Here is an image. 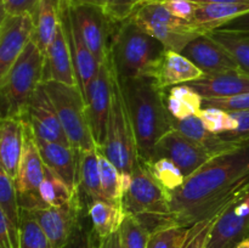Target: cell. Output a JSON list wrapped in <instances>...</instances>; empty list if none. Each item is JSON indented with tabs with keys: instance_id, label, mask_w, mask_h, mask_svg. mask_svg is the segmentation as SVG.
Listing matches in <instances>:
<instances>
[{
	"instance_id": "cell-49",
	"label": "cell",
	"mask_w": 249,
	"mask_h": 248,
	"mask_svg": "<svg viewBox=\"0 0 249 248\" xmlns=\"http://www.w3.org/2000/svg\"><path fill=\"white\" fill-rule=\"evenodd\" d=\"M196 4H220V2H245L249 4V0H191Z\"/></svg>"
},
{
	"instance_id": "cell-23",
	"label": "cell",
	"mask_w": 249,
	"mask_h": 248,
	"mask_svg": "<svg viewBox=\"0 0 249 248\" xmlns=\"http://www.w3.org/2000/svg\"><path fill=\"white\" fill-rule=\"evenodd\" d=\"M169 123L170 128L203 146L213 156L221 155V153H225L243 145V143H236L232 141L225 140L219 134H214L207 130L198 114H194V116L182 119H177L169 114Z\"/></svg>"
},
{
	"instance_id": "cell-3",
	"label": "cell",
	"mask_w": 249,
	"mask_h": 248,
	"mask_svg": "<svg viewBox=\"0 0 249 248\" xmlns=\"http://www.w3.org/2000/svg\"><path fill=\"white\" fill-rule=\"evenodd\" d=\"M167 49L129 18L117 23L109 43V62L118 80L157 77Z\"/></svg>"
},
{
	"instance_id": "cell-19",
	"label": "cell",
	"mask_w": 249,
	"mask_h": 248,
	"mask_svg": "<svg viewBox=\"0 0 249 248\" xmlns=\"http://www.w3.org/2000/svg\"><path fill=\"white\" fill-rule=\"evenodd\" d=\"M26 121L18 116H4L0 124V165L16 179L26 139Z\"/></svg>"
},
{
	"instance_id": "cell-4",
	"label": "cell",
	"mask_w": 249,
	"mask_h": 248,
	"mask_svg": "<svg viewBox=\"0 0 249 248\" xmlns=\"http://www.w3.org/2000/svg\"><path fill=\"white\" fill-rule=\"evenodd\" d=\"M45 53L32 38L28 45L12 65L9 72L0 78L4 116H26L27 107L34 92L44 82Z\"/></svg>"
},
{
	"instance_id": "cell-11",
	"label": "cell",
	"mask_w": 249,
	"mask_h": 248,
	"mask_svg": "<svg viewBox=\"0 0 249 248\" xmlns=\"http://www.w3.org/2000/svg\"><path fill=\"white\" fill-rule=\"evenodd\" d=\"M68 11L83 40L101 65L109 53V43L113 33L111 27L117 23L106 16L101 7L94 5H68Z\"/></svg>"
},
{
	"instance_id": "cell-39",
	"label": "cell",
	"mask_w": 249,
	"mask_h": 248,
	"mask_svg": "<svg viewBox=\"0 0 249 248\" xmlns=\"http://www.w3.org/2000/svg\"><path fill=\"white\" fill-rule=\"evenodd\" d=\"M100 240L87 212L82 214L65 248H99Z\"/></svg>"
},
{
	"instance_id": "cell-26",
	"label": "cell",
	"mask_w": 249,
	"mask_h": 248,
	"mask_svg": "<svg viewBox=\"0 0 249 248\" xmlns=\"http://www.w3.org/2000/svg\"><path fill=\"white\" fill-rule=\"evenodd\" d=\"M88 215L100 238H105L121 229L126 213L122 202L97 199L87 207Z\"/></svg>"
},
{
	"instance_id": "cell-7",
	"label": "cell",
	"mask_w": 249,
	"mask_h": 248,
	"mask_svg": "<svg viewBox=\"0 0 249 248\" xmlns=\"http://www.w3.org/2000/svg\"><path fill=\"white\" fill-rule=\"evenodd\" d=\"M126 214L136 216L152 232L170 213L169 195L151 175L142 160L131 173V182L122 201Z\"/></svg>"
},
{
	"instance_id": "cell-46",
	"label": "cell",
	"mask_w": 249,
	"mask_h": 248,
	"mask_svg": "<svg viewBox=\"0 0 249 248\" xmlns=\"http://www.w3.org/2000/svg\"><path fill=\"white\" fill-rule=\"evenodd\" d=\"M216 29H225V31H237V32H249V11L240 15L235 18L230 19Z\"/></svg>"
},
{
	"instance_id": "cell-16",
	"label": "cell",
	"mask_w": 249,
	"mask_h": 248,
	"mask_svg": "<svg viewBox=\"0 0 249 248\" xmlns=\"http://www.w3.org/2000/svg\"><path fill=\"white\" fill-rule=\"evenodd\" d=\"M23 118L28 122L36 140L71 145L61 125L53 100L49 96L44 84L34 92Z\"/></svg>"
},
{
	"instance_id": "cell-29",
	"label": "cell",
	"mask_w": 249,
	"mask_h": 248,
	"mask_svg": "<svg viewBox=\"0 0 249 248\" xmlns=\"http://www.w3.org/2000/svg\"><path fill=\"white\" fill-rule=\"evenodd\" d=\"M100 174L104 196L107 201L122 202L128 192L131 182V174L122 173L97 146Z\"/></svg>"
},
{
	"instance_id": "cell-6",
	"label": "cell",
	"mask_w": 249,
	"mask_h": 248,
	"mask_svg": "<svg viewBox=\"0 0 249 248\" xmlns=\"http://www.w3.org/2000/svg\"><path fill=\"white\" fill-rule=\"evenodd\" d=\"M130 18L160 40L168 51L181 53L194 39L206 33L196 24L174 16L158 0H146Z\"/></svg>"
},
{
	"instance_id": "cell-1",
	"label": "cell",
	"mask_w": 249,
	"mask_h": 248,
	"mask_svg": "<svg viewBox=\"0 0 249 248\" xmlns=\"http://www.w3.org/2000/svg\"><path fill=\"white\" fill-rule=\"evenodd\" d=\"M248 175L249 141L215 156L186 177L169 195L170 213L160 220L156 230L174 225L192 226L221 213L229 207L219 203L221 197Z\"/></svg>"
},
{
	"instance_id": "cell-21",
	"label": "cell",
	"mask_w": 249,
	"mask_h": 248,
	"mask_svg": "<svg viewBox=\"0 0 249 248\" xmlns=\"http://www.w3.org/2000/svg\"><path fill=\"white\" fill-rule=\"evenodd\" d=\"M48 80L63 83L71 87H78L72 53L62 21L58 27L55 39L45 51L44 82Z\"/></svg>"
},
{
	"instance_id": "cell-50",
	"label": "cell",
	"mask_w": 249,
	"mask_h": 248,
	"mask_svg": "<svg viewBox=\"0 0 249 248\" xmlns=\"http://www.w3.org/2000/svg\"><path fill=\"white\" fill-rule=\"evenodd\" d=\"M236 248H249V236L246 237L243 241H241V242L236 246Z\"/></svg>"
},
{
	"instance_id": "cell-18",
	"label": "cell",
	"mask_w": 249,
	"mask_h": 248,
	"mask_svg": "<svg viewBox=\"0 0 249 248\" xmlns=\"http://www.w3.org/2000/svg\"><path fill=\"white\" fill-rule=\"evenodd\" d=\"M61 21H62L63 28H65L66 35H67L68 44H70L71 53H72L73 65H74L75 77H77L78 87L82 90L84 99L89 90L90 84L96 77L99 72L100 63L89 50L85 41L83 40L79 31L74 22L72 21L68 11V5L66 0H61Z\"/></svg>"
},
{
	"instance_id": "cell-2",
	"label": "cell",
	"mask_w": 249,
	"mask_h": 248,
	"mask_svg": "<svg viewBox=\"0 0 249 248\" xmlns=\"http://www.w3.org/2000/svg\"><path fill=\"white\" fill-rule=\"evenodd\" d=\"M118 83L135 136L139 158L142 162H150L155 157L158 141L172 129L165 106V90L156 77L134 78Z\"/></svg>"
},
{
	"instance_id": "cell-45",
	"label": "cell",
	"mask_w": 249,
	"mask_h": 248,
	"mask_svg": "<svg viewBox=\"0 0 249 248\" xmlns=\"http://www.w3.org/2000/svg\"><path fill=\"white\" fill-rule=\"evenodd\" d=\"M39 0H1L2 14L22 15L33 14Z\"/></svg>"
},
{
	"instance_id": "cell-30",
	"label": "cell",
	"mask_w": 249,
	"mask_h": 248,
	"mask_svg": "<svg viewBox=\"0 0 249 248\" xmlns=\"http://www.w3.org/2000/svg\"><path fill=\"white\" fill-rule=\"evenodd\" d=\"M165 106L170 116L182 119L198 114L203 108V97L189 84L175 85L165 95Z\"/></svg>"
},
{
	"instance_id": "cell-12",
	"label": "cell",
	"mask_w": 249,
	"mask_h": 248,
	"mask_svg": "<svg viewBox=\"0 0 249 248\" xmlns=\"http://www.w3.org/2000/svg\"><path fill=\"white\" fill-rule=\"evenodd\" d=\"M113 94V75H112L109 53L100 65L96 77L90 84L85 96L88 117L91 126L92 136L99 147H102L106 140L107 124L112 107Z\"/></svg>"
},
{
	"instance_id": "cell-5",
	"label": "cell",
	"mask_w": 249,
	"mask_h": 248,
	"mask_svg": "<svg viewBox=\"0 0 249 248\" xmlns=\"http://www.w3.org/2000/svg\"><path fill=\"white\" fill-rule=\"evenodd\" d=\"M43 84L53 100L71 145L78 151H89L96 147L88 117L87 102L79 87H71L53 80Z\"/></svg>"
},
{
	"instance_id": "cell-9",
	"label": "cell",
	"mask_w": 249,
	"mask_h": 248,
	"mask_svg": "<svg viewBox=\"0 0 249 248\" xmlns=\"http://www.w3.org/2000/svg\"><path fill=\"white\" fill-rule=\"evenodd\" d=\"M26 121V119H24ZM26 139H24L23 153L18 167V173L15 179L18 202L22 209L34 211L45 208V204L39 196V187L45 177V164L41 158L36 139L26 121Z\"/></svg>"
},
{
	"instance_id": "cell-15",
	"label": "cell",
	"mask_w": 249,
	"mask_h": 248,
	"mask_svg": "<svg viewBox=\"0 0 249 248\" xmlns=\"http://www.w3.org/2000/svg\"><path fill=\"white\" fill-rule=\"evenodd\" d=\"M33 35V14H2L0 24V78L9 72Z\"/></svg>"
},
{
	"instance_id": "cell-37",
	"label": "cell",
	"mask_w": 249,
	"mask_h": 248,
	"mask_svg": "<svg viewBox=\"0 0 249 248\" xmlns=\"http://www.w3.org/2000/svg\"><path fill=\"white\" fill-rule=\"evenodd\" d=\"M119 231L124 248H147L151 231L139 218L126 214Z\"/></svg>"
},
{
	"instance_id": "cell-32",
	"label": "cell",
	"mask_w": 249,
	"mask_h": 248,
	"mask_svg": "<svg viewBox=\"0 0 249 248\" xmlns=\"http://www.w3.org/2000/svg\"><path fill=\"white\" fill-rule=\"evenodd\" d=\"M77 195L78 192L72 191L65 181L46 167L45 177L39 187V196L45 207L65 206L72 202Z\"/></svg>"
},
{
	"instance_id": "cell-20",
	"label": "cell",
	"mask_w": 249,
	"mask_h": 248,
	"mask_svg": "<svg viewBox=\"0 0 249 248\" xmlns=\"http://www.w3.org/2000/svg\"><path fill=\"white\" fill-rule=\"evenodd\" d=\"M45 167L78 192V170H79L80 151L71 145L61 142L36 140Z\"/></svg>"
},
{
	"instance_id": "cell-47",
	"label": "cell",
	"mask_w": 249,
	"mask_h": 248,
	"mask_svg": "<svg viewBox=\"0 0 249 248\" xmlns=\"http://www.w3.org/2000/svg\"><path fill=\"white\" fill-rule=\"evenodd\" d=\"M99 248H124L123 242H122L121 231L112 233V235L107 236V237L101 238L100 240Z\"/></svg>"
},
{
	"instance_id": "cell-13",
	"label": "cell",
	"mask_w": 249,
	"mask_h": 248,
	"mask_svg": "<svg viewBox=\"0 0 249 248\" xmlns=\"http://www.w3.org/2000/svg\"><path fill=\"white\" fill-rule=\"evenodd\" d=\"M213 157L215 156L212 155L203 146L186 138L179 131L170 129L158 141L153 159L168 158L180 168L185 177H189Z\"/></svg>"
},
{
	"instance_id": "cell-14",
	"label": "cell",
	"mask_w": 249,
	"mask_h": 248,
	"mask_svg": "<svg viewBox=\"0 0 249 248\" xmlns=\"http://www.w3.org/2000/svg\"><path fill=\"white\" fill-rule=\"evenodd\" d=\"M31 212L43 229L51 247L65 248L84 213V207L78 192L75 198L65 206L45 207Z\"/></svg>"
},
{
	"instance_id": "cell-38",
	"label": "cell",
	"mask_w": 249,
	"mask_h": 248,
	"mask_svg": "<svg viewBox=\"0 0 249 248\" xmlns=\"http://www.w3.org/2000/svg\"><path fill=\"white\" fill-rule=\"evenodd\" d=\"M198 117L207 130L211 133L223 134L226 131H233L237 128V121L230 112L215 107H203L198 112Z\"/></svg>"
},
{
	"instance_id": "cell-34",
	"label": "cell",
	"mask_w": 249,
	"mask_h": 248,
	"mask_svg": "<svg viewBox=\"0 0 249 248\" xmlns=\"http://www.w3.org/2000/svg\"><path fill=\"white\" fill-rule=\"evenodd\" d=\"M192 226H167L151 232L147 248H184L194 232Z\"/></svg>"
},
{
	"instance_id": "cell-24",
	"label": "cell",
	"mask_w": 249,
	"mask_h": 248,
	"mask_svg": "<svg viewBox=\"0 0 249 248\" xmlns=\"http://www.w3.org/2000/svg\"><path fill=\"white\" fill-rule=\"evenodd\" d=\"M204 77L203 72L191 60L177 51H167L157 74V80L163 89L186 84Z\"/></svg>"
},
{
	"instance_id": "cell-31",
	"label": "cell",
	"mask_w": 249,
	"mask_h": 248,
	"mask_svg": "<svg viewBox=\"0 0 249 248\" xmlns=\"http://www.w3.org/2000/svg\"><path fill=\"white\" fill-rule=\"evenodd\" d=\"M207 34L223 45L235 58L240 70L249 74V32L213 29Z\"/></svg>"
},
{
	"instance_id": "cell-8",
	"label": "cell",
	"mask_w": 249,
	"mask_h": 248,
	"mask_svg": "<svg viewBox=\"0 0 249 248\" xmlns=\"http://www.w3.org/2000/svg\"><path fill=\"white\" fill-rule=\"evenodd\" d=\"M113 75V94H112V107L107 124L106 140L100 150L107 158L125 174H131L140 160L136 148L135 136L131 128L128 111L122 96L121 87Z\"/></svg>"
},
{
	"instance_id": "cell-42",
	"label": "cell",
	"mask_w": 249,
	"mask_h": 248,
	"mask_svg": "<svg viewBox=\"0 0 249 248\" xmlns=\"http://www.w3.org/2000/svg\"><path fill=\"white\" fill-rule=\"evenodd\" d=\"M233 118L237 121V128L233 131L219 134L223 139L236 143H245L249 141V109L230 111Z\"/></svg>"
},
{
	"instance_id": "cell-48",
	"label": "cell",
	"mask_w": 249,
	"mask_h": 248,
	"mask_svg": "<svg viewBox=\"0 0 249 248\" xmlns=\"http://www.w3.org/2000/svg\"><path fill=\"white\" fill-rule=\"evenodd\" d=\"M68 5H94L102 7L105 0H66Z\"/></svg>"
},
{
	"instance_id": "cell-40",
	"label": "cell",
	"mask_w": 249,
	"mask_h": 248,
	"mask_svg": "<svg viewBox=\"0 0 249 248\" xmlns=\"http://www.w3.org/2000/svg\"><path fill=\"white\" fill-rule=\"evenodd\" d=\"M145 1L146 0H105L101 9L113 23H121L130 18L138 7Z\"/></svg>"
},
{
	"instance_id": "cell-33",
	"label": "cell",
	"mask_w": 249,
	"mask_h": 248,
	"mask_svg": "<svg viewBox=\"0 0 249 248\" xmlns=\"http://www.w3.org/2000/svg\"><path fill=\"white\" fill-rule=\"evenodd\" d=\"M143 164L168 195L181 186L186 179L180 168L168 158H157L151 162H143Z\"/></svg>"
},
{
	"instance_id": "cell-27",
	"label": "cell",
	"mask_w": 249,
	"mask_h": 248,
	"mask_svg": "<svg viewBox=\"0 0 249 248\" xmlns=\"http://www.w3.org/2000/svg\"><path fill=\"white\" fill-rule=\"evenodd\" d=\"M249 11V4L245 2H220V4H198L192 23L204 32L219 28L230 19Z\"/></svg>"
},
{
	"instance_id": "cell-44",
	"label": "cell",
	"mask_w": 249,
	"mask_h": 248,
	"mask_svg": "<svg viewBox=\"0 0 249 248\" xmlns=\"http://www.w3.org/2000/svg\"><path fill=\"white\" fill-rule=\"evenodd\" d=\"M158 1L162 2L174 16L191 22V23L196 7L198 5L191 0H158Z\"/></svg>"
},
{
	"instance_id": "cell-10",
	"label": "cell",
	"mask_w": 249,
	"mask_h": 248,
	"mask_svg": "<svg viewBox=\"0 0 249 248\" xmlns=\"http://www.w3.org/2000/svg\"><path fill=\"white\" fill-rule=\"evenodd\" d=\"M249 236V177L235 201L218 216L207 248H236Z\"/></svg>"
},
{
	"instance_id": "cell-25",
	"label": "cell",
	"mask_w": 249,
	"mask_h": 248,
	"mask_svg": "<svg viewBox=\"0 0 249 248\" xmlns=\"http://www.w3.org/2000/svg\"><path fill=\"white\" fill-rule=\"evenodd\" d=\"M61 0H39L33 12L34 35L39 48L48 50L61 24Z\"/></svg>"
},
{
	"instance_id": "cell-22",
	"label": "cell",
	"mask_w": 249,
	"mask_h": 248,
	"mask_svg": "<svg viewBox=\"0 0 249 248\" xmlns=\"http://www.w3.org/2000/svg\"><path fill=\"white\" fill-rule=\"evenodd\" d=\"M186 84L194 88L203 99L232 97L249 92V74L243 71H233L224 74L202 77Z\"/></svg>"
},
{
	"instance_id": "cell-28",
	"label": "cell",
	"mask_w": 249,
	"mask_h": 248,
	"mask_svg": "<svg viewBox=\"0 0 249 248\" xmlns=\"http://www.w3.org/2000/svg\"><path fill=\"white\" fill-rule=\"evenodd\" d=\"M78 192L89 199V204L97 199H106L102 192L97 146L89 151H80L78 170ZM88 204V206H89Z\"/></svg>"
},
{
	"instance_id": "cell-43",
	"label": "cell",
	"mask_w": 249,
	"mask_h": 248,
	"mask_svg": "<svg viewBox=\"0 0 249 248\" xmlns=\"http://www.w3.org/2000/svg\"><path fill=\"white\" fill-rule=\"evenodd\" d=\"M203 107H215V108H220L228 112L249 109V92L232 97L203 99Z\"/></svg>"
},
{
	"instance_id": "cell-35",
	"label": "cell",
	"mask_w": 249,
	"mask_h": 248,
	"mask_svg": "<svg viewBox=\"0 0 249 248\" xmlns=\"http://www.w3.org/2000/svg\"><path fill=\"white\" fill-rule=\"evenodd\" d=\"M0 212H2L11 223L21 228V206L15 180L2 169H0Z\"/></svg>"
},
{
	"instance_id": "cell-41",
	"label": "cell",
	"mask_w": 249,
	"mask_h": 248,
	"mask_svg": "<svg viewBox=\"0 0 249 248\" xmlns=\"http://www.w3.org/2000/svg\"><path fill=\"white\" fill-rule=\"evenodd\" d=\"M224 211H225V209H224ZM223 212H221V213H223ZM221 213H218L215 214V215L211 216V218L204 219V220L195 224L194 232H192L191 237L187 241L186 246H185L184 248H207L212 229H213L214 223H215L216 219H218V216L220 215Z\"/></svg>"
},
{
	"instance_id": "cell-36",
	"label": "cell",
	"mask_w": 249,
	"mask_h": 248,
	"mask_svg": "<svg viewBox=\"0 0 249 248\" xmlns=\"http://www.w3.org/2000/svg\"><path fill=\"white\" fill-rule=\"evenodd\" d=\"M19 248H53L33 213L22 208Z\"/></svg>"
},
{
	"instance_id": "cell-17",
	"label": "cell",
	"mask_w": 249,
	"mask_h": 248,
	"mask_svg": "<svg viewBox=\"0 0 249 248\" xmlns=\"http://www.w3.org/2000/svg\"><path fill=\"white\" fill-rule=\"evenodd\" d=\"M181 53L203 72L204 77L241 71L231 53L207 33L194 39Z\"/></svg>"
}]
</instances>
